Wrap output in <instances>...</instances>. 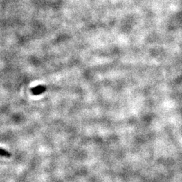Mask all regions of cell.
<instances>
[{
    "mask_svg": "<svg viewBox=\"0 0 182 182\" xmlns=\"http://www.w3.org/2000/svg\"><path fill=\"white\" fill-rule=\"evenodd\" d=\"M47 90V87L44 85H38L33 87L31 89V93L33 95H40L42 93H45Z\"/></svg>",
    "mask_w": 182,
    "mask_h": 182,
    "instance_id": "1",
    "label": "cell"
},
{
    "mask_svg": "<svg viewBox=\"0 0 182 182\" xmlns=\"http://www.w3.org/2000/svg\"><path fill=\"white\" fill-rule=\"evenodd\" d=\"M11 156H12V154L10 153L9 151H8V150L0 148V156H3V157H6V158H10Z\"/></svg>",
    "mask_w": 182,
    "mask_h": 182,
    "instance_id": "2",
    "label": "cell"
}]
</instances>
